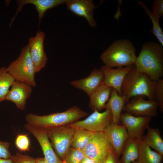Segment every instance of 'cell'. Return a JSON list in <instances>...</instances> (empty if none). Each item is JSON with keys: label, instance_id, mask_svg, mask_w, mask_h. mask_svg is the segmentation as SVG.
<instances>
[{"label": "cell", "instance_id": "1", "mask_svg": "<svg viewBox=\"0 0 163 163\" xmlns=\"http://www.w3.org/2000/svg\"><path fill=\"white\" fill-rule=\"evenodd\" d=\"M163 47L153 42L145 43L134 65L138 71L147 74L155 81L163 75Z\"/></svg>", "mask_w": 163, "mask_h": 163}, {"label": "cell", "instance_id": "2", "mask_svg": "<svg viewBox=\"0 0 163 163\" xmlns=\"http://www.w3.org/2000/svg\"><path fill=\"white\" fill-rule=\"evenodd\" d=\"M155 85L156 81L147 74L138 71L134 65L123 82L121 96L126 97V102L132 97L140 96L146 97L149 100H155Z\"/></svg>", "mask_w": 163, "mask_h": 163}, {"label": "cell", "instance_id": "3", "mask_svg": "<svg viewBox=\"0 0 163 163\" xmlns=\"http://www.w3.org/2000/svg\"><path fill=\"white\" fill-rule=\"evenodd\" d=\"M137 56L132 43L127 39L113 42L100 56L104 65L110 68H120L135 65Z\"/></svg>", "mask_w": 163, "mask_h": 163}, {"label": "cell", "instance_id": "4", "mask_svg": "<svg viewBox=\"0 0 163 163\" xmlns=\"http://www.w3.org/2000/svg\"><path fill=\"white\" fill-rule=\"evenodd\" d=\"M88 113L77 106L72 107L61 112L44 115L29 113L25 117L27 123L38 127L48 129L68 125L77 121Z\"/></svg>", "mask_w": 163, "mask_h": 163}, {"label": "cell", "instance_id": "5", "mask_svg": "<svg viewBox=\"0 0 163 163\" xmlns=\"http://www.w3.org/2000/svg\"><path fill=\"white\" fill-rule=\"evenodd\" d=\"M6 69L15 81L31 87L36 86L34 77L36 72L28 44L21 49L18 58L11 62Z\"/></svg>", "mask_w": 163, "mask_h": 163}, {"label": "cell", "instance_id": "6", "mask_svg": "<svg viewBox=\"0 0 163 163\" xmlns=\"http://www.w3.org/2000/svg\"><path fill=\"white\" fill-rule=\"evenodd\" d=\"M46 129L56 154L63 160L71 147L75 129L66 125Z\"/></svg>", "mask_w": 163, "mask_h": 163}, {"label": "cell", "instance_id": "7", "mask_svg": "<svg viewBox=\"0 0 163 163\" xmlns=\"http://www.w3.org/2000/svg\"><path fill=\"white\" fill-rule=\"evenodd\" d=\"M113 149L104 131L94 133L84 149L86 156L103 163Z\"/></svg>", "mask_w": 163, "mask_h": 163}, {"label": "cell", "instance_id": "8", "mask_svg": "<svg viewBox=\"0 0 163 163\" xmlns=\"http://www.w3.org/2000/svg\"><path fill=\"white\" fill-rule=\"evenodd\" d=\"M105 109L102 112L94 111L85 119L68 125L74 128H82L93 133L103 132L113 121L110 110L108 108Z\"/></svg>", "mask_w": 163, "mask_h": 163}, {"label": "cell", "instance_id": "9", "mask_svg": "<svg viewBox=\"0 0 163 163\" xmlns=\"http://www.w3.org/2000/svg\"><path fill=\"white\" fill-rule=\"evenodd\" d=\"M142 96L130 99L125 104L123 112L130 113L136 116H145L152 118L158 115V107L155 100H145Z\"/></svg>", "mask_w": 163, "mask_h": 163}, {"label": "cell", "instance_id": "10", "mask_svg": "<svg viewBox=\"0 0 163 163\" xmlns=\"http://www.w3.org/2000/svg\"><path fill=\"white\" fill-rule=\"evenodd\" d=\"M24 128L33 135L38 141L47 163H62V160L58 157L53 148L46 129L27 123L24 125Z\"/></svg>", "mask_w": 163, "mask_h": 163}, {"label": "cell", "instance_id": "11", "mask_svg": "<svg viewBox=\"0 0 163 163\" xmlns=\"http://www.w3.org/2000/svg\"><path fill=\"white\" fill-rule=\"evenodd\" d=\"M152 118L145 116H136L122 112L120 121L126 129L129 137L142 139L145 130L149 126Z\"/></svg>", "mask_w": 163, "mask_h": 163}, {"label": "cell", "instance_id": "12", "mask_svg": "<svg viewBox=\"0 0 163 163\" xmlns=\"http://www.w3.org/2000/svg\"><path fill=\"white\" fill-rule=\"evenodd\" d=\"M45 37V33L40 30L37 32L35 36L30 38L28 40L30 54L36 73L40 72L45 67L48 60L44 49Z\"/></svg>", "mask_w": 163, "mask_h": 163}, {"label": "cell", "instance_id": "13", "mask_svg": "<svg viewBox=\"0 0 163 163\" xmlns=\"http://www.w3.org/2000/svg\"><path fill=\"white\" fill-rule=\"evenodd\" d=\"M104 131L113 150L120 158L125 142L129 137L126 129L123 125L117 124L112 121Z\"/></svg>", "mask_w": 163, "mask_h": 163}, {"label": "cell", "instance_id": "14", "mask_svg": "<svg viewBox=\"0 0 163 163\" xmlns=\"http://www.w3.org/2000/svg\"><path fill=\"white\" fill-rule=\"evenodd\" d=\"M67 9L78 16L84 17L91 27L97 23L94 17L96 7L91 0H68L66 4Z\"/></svg>", "mask_w": 163, "mask_h": 163}, {"label": "cell", "instance_id": "15", "mask_svg": "<svg viewBox=\"0 0 163 163\" xmlns=\"http://www.w3.org/2000/svg\"><path fill=\"white\" fill-rule=\"evenodd\" d=\"M133 66L115 69L104 65L101 66L100 69L104 75L103 83L116 90L119 95L121 96V89L123 82Z\"/></svg>", "mask_w": 163, "mask_h": 163}, {"label": "cell", "instance_id": "16", "mask_svg": "<svg viewBox=\"0 0 163 163\" xmlns=\"http://www.w3.org/2000/svg\"><path fill=\"white\" fill-rule=\"evenodd\" d=\"M32 87L27 84L15 81L4 101H11L18 109L24 110L25 109L27 100L32 93Z\"/></svg>", "mask_w": 163, "mask_h": 163}, {"label": "cell", "instance_id": "17", "mask_svg": "<svg viewBox=\"0 0 163 163\" xmlns=\"http://www.w3.org/2000/svg\"><path fill=\"white\" fill-rule=\"evenodd\" d=\"M104 76L99 69L94 68L88 77L73 80L70 85L75 88L85 92L89 97L100 85L103 83Z\"/></svg>", "mask_w": 163, "mask_h": 163}, {"label": "cell", "instance_id": "18", "mask_svg": "<svg viewBox=\"0 0 163 163\" xmlns=\"http://www.w3.org/2000/svg\"><path fill=\"white\" fill-rule=\"evenodd\" d=\"M68 0H17L18 8L14 16L12 18L10 24H11L18 14L21 11L23 6L27 4L34 5L38 14L39 24L44 16V14L48 10L52 8L59 5L66 4Z\"/></svg>", "mask_w": 163, "mask_h": 163}, {"label": "cell", "instance_id": "19", "mask_svg": "<svg viewBox=\"0 0 163 163\" xmlns=\"http://www.w3.org/2000/svg\"><path fill=\"white\" fill-rule=\"evenodd\" d=\"M112 88L103 83L89 97V107L94 111L100 112L105 109L111 94Z\"/></svg>", "mask_w": 163, "mask_h": 163}, {"label": "cell", "instance_id": "20", "mask_svg": "<svg viewBox=\"0 0 163 163\" xmlns=\"http://www.w3.org/2000/svg\"><path fill=\"white\" fill-rule=\"evenodd\" d=\"M126 102V97L119 95L117 91L112 88L110 98L106 105L105 109L108 108L110 110L113 123L120 124V117Z\"/></svg>", "mask_w": 163, "mask_h": 163}, {"label": "cell", "instance_id": "21", "mask_svg": "<svg viewBox=\"0 0 163 163\" xmlns=\"http://www.w3.org/2000/svg\"><path fill=\"white\" fill-rule=\"evenodd\" d=\"M142 139L129 137L126 140L120 159L121 163H132L138 159Z\"/></svg>", "mask_w": 163, "mask_h": 163}, {"label": "cell", "instance_id": "22", "mask_svg": "<svg viewBox=\"0 0 163 163\" xmlns=\"http://www.w3.org/2000/svg\"><path fill=\"white\" fill-rule=\"evenodd\" d=\"M147 130V133L145 136H143L142 141L163 156V139L160 131L157 128H154L150 126Z\"/></svg>", "mask_w": 163, "mask_h": 163}, {"label": "cell", "instance_id": "23", "mask_svg": "<svg viewBox=\"0 0 163 163\" xmlns=\"http://www.w3.org/2000/svg\"><path fill=\"white\" fill-rule=\"evenodd\" d=\"M163 156L150 148L141 141L137 161L139 163H162Z\"/></svg>", "mask_w": 163, "mask_h": 163}, {"label": "cell", "instance_id": "24", "mask_svg": "<svg viewBox=\"0 0 163 163\" xmlns=\"http://www.w3.org/2000/svg\"><path fill=\"white\" fill-rule=\"evenodd\" d=\"M75 129L71 147L84 150L94 133L82 128Z\"/></svg>", "mask_w": 163, "mask_h": 163}, {"label": "cell", "instance_id": "25", "mask_svg": "<svg viewBox=\"0 0 163 163\" xmlns=\"http://www.w3.org/2000/svg\"><path fill=\"white\" fill-rule=\"evenodd\" d=\"M15 81L14 78L7 71L6 67L0 68V103L4 101L9 91V88Z\"/></svg>", "mask_w": 163, "mask_h": 163}, {"label": "cell", "instance_id": "26", "mask_svg": "<svg viewBox=\"0 0 163 163\" xmlns=\"http://www.w3.org/2000/svg\"><path fill=\"white\" fill-rule=\"evenodd\" d=\"M138 3L148 15L152 22V33L163 46V32L159 24V18L149 10L147 5L142 2L139 1Z\"/></svg>", "mask_w": 163, "mask_h": 163}, {"label": "cell", "instance_id": "27", "mask_svg": "<svg viewBox=\"0 0 163 163\" xmlns=\"http://www.w3.org/2000/svg\"><path fill=\"white\" fill-rule=\"evenodd\" d=\"M85 156L83 150L71 147L62 163H81Z\"/></svg>", "mask_w": 163, "mask_h": 163}, {"label": "cell", "instance_id": "28", "mask_svg": "<svg viewBox=\"0 0 163 163\" xmlns=\"http://www.w3.org/2000/svg\"><path fill=\"white\" fill-rule=\"evenodd\" d=\"M15 144L17 149L21 152L27 151L30 149V140L27 134H18L15 139Z\"/></svg>", "mask_w": 163, "mask_h": 163}, {"label": "cell", "instance_id": "29", "mask_svg": "<svg viewBox=\"0 0 163 163\" xmlns=\"http://www.w3.org/2000/svg\"><path fill=\"white\" fill-rule=\"evenodd\" d=\"M155 99L158 105L161 112H163V79H160L156 81L155 88Z\"/></svg>", "mask_w": 163, "mask_h": 163}, {"label": "cell", "instance_id": "30", "mask_svg": "<svg viewBox=\"0 0 163 163\" xmlns=\"http://www.w3.org/2000/svg\"><path fill=\"white\" fill-rule=\"evenodd\" d=\"M12 163H35V158L17 152L10 158Z\"/></svg>", "mask_w": 163, "mask_h": 163}, {"label": "cell", "instance_id": "31", "mask_svg": "<svg viewBox=\"0 0 163 163\" xmlns=\"http://www.w3.org/2000/svg\"><path fill=\"white\" fill-rule=\"evenodd\" d=\"M10 143L0 140V158L10 159L12 155L9 151Z\"/></svg>", "mask_w": 163, "mask_h": 163}, {"label": "cell", "instance_id": "32", "mask_svg": "<svg viewBox=\"0 0 163 163\" xmlns=\"http://www.w3.org/2000/svg\"><path fill=\"white\" fill-rule=\"evenodd\" d=\"M152 11L159 18L163 15V0H155L153 4Z\"/></svg>", "mask_w": 163, "mask_h": 163}, {"label": "cell", "instance_id": "33", "mask_svg": "<svg viewBox=\"0 0 163 163\" xmlns=\"http://www.w3.org/2000/svg\"><path fill=\"white\" fill-rule=\"evenodd\" d=\"M103 163H121L119 158L113 150L108 154Z\"/></svg>", "mask_w": 163, "mask_h": 163}, {"label": "cell", "instance_id": "34", "mask_svg": "<svg viewBox=\"0 0 163 163\" xmlns=\"http://www.w3.org/2000/svg\"><path fill=\"white\" fill-rule=\"evenodd\" d=\"M81 163H99L95 160L85 156Z\"/></svg>", "mask_w": 163, "mask_h": 163}, {"label": "cell", "instance_id": "35", "mask_svg": "<svg viewBox=\"0 0 163 163\" xmlns=\"http://www.w3.org/2000/svg\"><path fill=\"white\" fill-rule=\"evenodd\" d=\"M35 163H47L44 158H35Z\"/></svg>", "mask_w": 163, "mask_h": 163}, {"label": "cell", "instance_id": "36", "mask_svg": "<svg viewBox=\"0 0 163 163\" xmlns=\"http://www.w3.org/2000/svg\"><path fill=\"white\" fill-rule=\"evenodd\" d=\"M0 163H12L11 160L10 159L0 158Z\"/></svg>", "mask_w": 163, "mask_h": 163}, {"label": "cell", "instance_id": "37", "mask_svg": "<svg viewBox=\"0 0 163 163\" xmlns=\"http://www.w3.org/2000/svg\"><path fill=\"white\" fill-rule=\"evenodd\" d=\"M132 163H139V162L136 161H134V162H132Z\"/></svg>", "mask_w": 163, "mask_h": 163}]
</instances>
